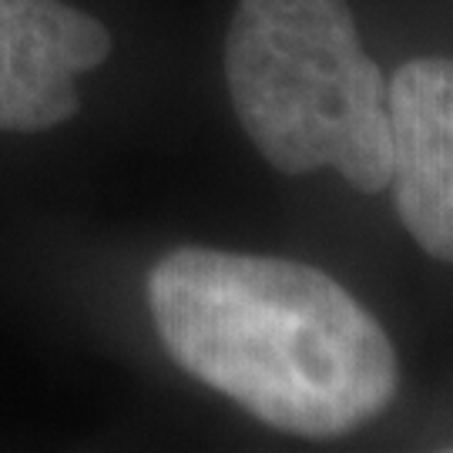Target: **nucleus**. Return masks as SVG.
Returning <instances> with one entry per match:
<instances>
[{"instance_id": "3", "label": "nucleus", "mask_w": 453, "mask_h": 453, "mask_svg": "<svg viewBox=\"0 0 453 453\" xmlns=\"http://www.w3.org/2000/svg\"><path fill=\"white\" fill-rule=\"evenodd\" d=\"M389 181L410 239L453 265V61L413 58L387 81Z\"/></svg>"}, {"instance_id": "2", "label": "nucleus", "mask_w": 453, "mask_h": 453, "mask_svg": "<svg viewBox=\"0 0 453 453\" xmlns=\"http://www.w3.org/2000/svg\"><path fill=\"white\" fill-rule=\"evenodd\" d=\"M226 81L239 125L275 172L333 168L363 195L387 188V78L346 0H239Z\"/></svg>"}, {"instance_id": "4", "label": "nucleus", "mask_w": 453, "mask_h": 453, "mask_svg": "<svg viewBox=\"0 0 453 453\" xmlns=\"http://www.w3.org/2000/svg\"><path fill=\"white\" fill-rule=\"evenodd\" d=\"M111 54L108 27L61 0H0V131H48L78 111V78Z\"/></svg>"}, {"instance_id": "1", "label": "nucleus", "mask_w": 453, "mask_h": 453, "mask_svg": "<svg viewBox=\"0 0 453 453\" xmlns=\"http://www.w3.org/2000/svg\"><path fill=\"white\" fill-rule=\"evenodd\" d=\"M148 309L181 370L292 437L353 434L400 387L387 329L306 262L185 245L151 269Z\"/></svg>"}]
</instances>
